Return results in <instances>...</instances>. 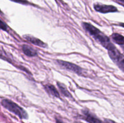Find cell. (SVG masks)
I'll return each mask as SVG.
<instances>
[{"mask_svg": "<svg viewBox=\"0 0 124 123\" xmlns=\"http://www.w3.org/2000/svg\"><path fill=\"white\" fill-rule=\"evenodd\" d=\"M55 121H56V123H64V122H63L62 120H61V119H58V118H55Z\"/></svg>", "mask_w": 124, "mask_h": 123, "instance_id": "9a60e30c", "label": "cell"}, {"mask_svg": "<svg viewBox=\"0 0 124 123\" xmlns=\"http://www.w3.org/2000/svg\"><path fill=\"white\" fill-rule=\"evenodd\" d=\"M104 123H117L116 122H115V121H113L110 119H104Z\"/></svg>", "mask_w": 124, "mask_h": 123, "instance_id": "5bb4252c", "label": "cell"}, {"mask_svg": "<svg viewBox=\"0 0 124 123\" xmlns=\"http://www.w3.org/2000/svg\"><path fill=\"white\" fill-rule=\"evenodd\" d=\"M82 27L87 32L89 33L92 37L95 40L96 42L100 43L103 47L107 49L108 51L111 50L114 48H116L115 45L111 42L110 38L107 36L103 33L101 31L93 26L91 24L88 22H83L82 24Z\"/></svg>", "mask_w": 124, "mask_h": 123, "instance_id": "6da1fadb", "label": "cell"}, {"mask_svg": "<svg viewBox=\"0 0 124 123\" xmlns=\"http://www.w3.org/2000/svg\"><path fill=\"white\" fill-rule=\"evenodd\" d=\"M44 88L46 92L48 93L49 95H52V96L56 98L60 97V94H59V92H58V90H57L56 88L53 84H49V83H48V84H45V85L44 86Z\"/></svg>", "mask_w": 124, "mask_h": 123, "instance_id": "ba28073f", "label": "cell"}, {"mask_svg": "<svg viewBox=\"0 0 124 123\" xmlns=\"http://www.w3.org/2000/svg\"><path fill=\"white\" fill-rule=\"evenodd\" d=\"M22 49H23L24 54H25L28 57H31L36 56L38 55V52L34 48H31V47L27 45H23L22 46Z\"/></svg>", "mask_w": 124, "mask_h": 123, "instance_id": "9c48e42d", "label": "cell"}, {"mask_svg": "<svg viewBox=\"0 0 124 123\" xmlns=\"http://www.w3.org/2000/svg\"><path fill=\"white\" fill-rule=\"evenodd\" d=\"M0 29L3 31H7V29H8L7 25L1 19H0Z\"/></svg>", "mask_w": 124, "mask_h": 123, "instance_id": "4fadbf2b", "label": "cell"}, {"mask_svg": "<svg viewBox=\"0 0 124 123\" xmlns=\"http://www.w3.org/2000/svg\"><path fill=\"white\" fill-rule=\"evenodd\" d=\"M111 37L114 42H115V43H117V44L121 45V47H122V48H123L124 44V37L122 34L114 33L113 34H112Z\"/></svg>", "mask_w": 124, "mask_h": 123, "instance_id": "30bf717a", "label": "cell"}, {"mask_svg": "<svg viewBox=\"0 0 124 123\" xmlns=\"http://www.w3.org/2000/svg\"><path fill=\"white\" fill-rule=\"evenodd\" d=\"M10 1H13V2H17V3L21 4H24V5H29L31 4L27 0H10Z\"/></svg>", "mask_w": 124, "mask_h": 123, "instance_id": "7c38bea8", "label": "cell"}, {"mask_svg": "<svg viewBox=\"0 0 124 123\" xmlns=\"http://www.w3.org/2000/svg\"><path fill=\"white\" fill-rule=\"evenodd\" d=\"M94 8L96 12H100L101 13H114L117 12V8L116 7L111 5L102 4H94Z\"/></svg>", "mask_w": 124, "mask_h": 123, "instance_id": "8992f818", "label": "cell"}, {"mask_svg": "<svg viewBox=\"0 0 124 123\" xmlns=\"http://www.w3.org/2000/svg\"><path fill=\"white\" fill-rule=\"evenodd\" d=\"M24 38L30 42H31L33 44L35 45L36 46H38V47H42V48H46V47L47 46V45L43 41H41L40 39L36 38V37H33V36H30V35H24Z\"/></svg>", "mask_w": 124, "mask_h": 123, "instance_id": "52a82bcc", "label": "cell"}, {"mask_svg": "<svg viewBox=\"0 0 124 123\" xmlns=\"http://www.w3.org/2000/svg\"><path fill=\"white\" fill-rule=\"evenodd\" d=\"M1 104L8 111L18 116L20 119H27L29 118V115L26 111L21 107H20L19 105L17 104L16 103L11 101L10 100L3 99L1 101Z\"/></svg>", "mask_w": 124, "mask_h": 123, "instance_id": "7a4b0ae2", "label": "cell"}, {"mask_svg": "<svg viewBox=\"0 0 124 123\" xmlns=\"http://www.w3.org/2000/svg\"><path fill=\"white\" fill-rule=\"evenodd\" d=\"M108 53L110 59L117 65L119 68L124 71V55L116 48L108 51Z\"/></svg>", "mask_w": 124, "mask_h": 123, "instance_id": "3957f363", "label": "cell"}, {"mask_svg": "<svg viewBox=\"0 0 124 123\" xmlns=\"http://www.w3.org/2000/svg\"><path fill=\"white\" fill-rule=\"evenodd\" d=\"M81 118L88 123H102V121L99 118H98L95 115L90 112L87 109L82 110Z\"/></svg>", "mask_w": 124, "mask_h": 123, "instance_id": "5b68a950", "label": "cell"}, {"mask_svg": "<svg viewBox=\"0 0 124 123\" xmlns=\"http://www.w3.org/2000/svg\"><path fill=\"white\" fill-rule=\"evenodd\" d=\"M56 62L58 63V65L60 66L62 68L75 72V73L79 75H83L84 71L82 68H81V67L75 65V64L61 60H56Z\"/></svg>", "mask_w": 124, "mask_h": 123, "instance_id": "277c9868", "label": "cell"}, {"mask_svg": "<svg viewBox=\"0 0 124 123\" xmlns=\"http://www.w3.org/2000/svg\"><path fill=\"white\" fill-rule=\"evenodd\" d=\"M57 85H58V87L59 88V90L61 91V94H62L64 96H66V97L68 98L72 97V96H71V94L69 92L67 88H66V86H65L63 83H60V82H57Z\"/></svg>", "mask_w": 124, "mask_h": 123, "instance_id": "8fae6325", "label": "cell"}]
</instances>
